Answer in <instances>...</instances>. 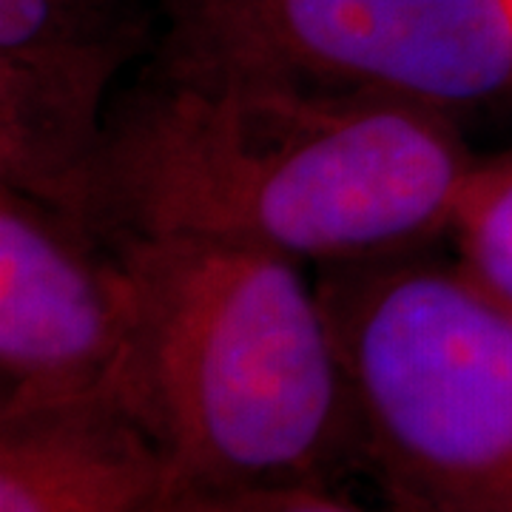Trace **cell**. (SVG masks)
<instances>
[{
  "instance_id": "cell-1",
  "label": "cell",
  "mask_w": 512,
  "mask_h": 512,
  "mask_svg": "<svg viewBox=\"0 0 512 512\" xmlns=\"http://www.w3.org/2000/svg\"><path fill=\"white\" fill-rule=\"evenodd\" d=\"M478 160L441 111L151 57L111 106L92 225L228 239L322 271L450 237Z\"/></svg>"
},
{
  "instance_id": "cell-2",
  "label": "cell",
  "mask_w": 512,
  "mask_h": 512,
  "mask_svg": "<svg viewBox=\"0 0 512 512\" xmlns=\"http://www.w3.org/2000/svg\"><path fill=\"white\" fill-rule=\"evenodd\" d=\"M114 242L134 282L117 393L160 441L171 495L333 490L356 473L345 362L302 262L191 234Z\"/></svg>"
},
{
  "instance_id": "cell-3",
  "label": "cell",
  "mask_w": 512,
  "mask_h": 512,
  "mask_svg": "<svg viewBox=\"0 0 512 512\" xmlns=\"http://www.w3.org/2000/svg\"><path fill=\"white\" fill-rule=\"evenodd\" d=\"M387 512H512V308L433 248L322 268Z\"/></svg>"
},
{
  "instance_id": "cell-4",
  "label": "cell",
  "mask_w": 512,
  "mask_h": 512,
  "mask_svg": "<svg viewBox=\"0 0 512 512\" xmlns=\"http://www.w3.org/2000/svg\"><path fill=\"white\" fill-rule=\"evenodd\" d=\"M151 57L458 117L512 92L510 0H154Z\"/></svg>"
},
{
  "instance_id": "cell-5",
  "label": "cell",
  "mask_w": 512,
  "mask_h": 512,
  "mask_svg": "<svg viewBox=\"0 0 512 512\" xmlns=\"http://www.w3.org/2000/svg\"><path fill=\"white\" fill-rule=\"evenodd\" d=\"M134 282L92 222L0 185V413L117 390Z\"/></svg>"
},
{
  "instance_id": "cell-6",
  "label": "cell",
  "mask_w": 512,
  "mask_h": 512,
  "mask_svg": "<svg viewBox=\"0 0 512 512\" xmlns=\"http://www.w3.org/2000/svg\"><path fill=\"white\" fill-rule=\"evenodd\" d=\"M148 37L151 23L0 0V185L92 222L111 89Z\"/></svg>"
},
{
  "instance_id": "cell-7",
  "label": "cell",
  "mask_w": 512,
  "mask_h": 512,
  "mask_svg": "<svg viewBox=\"0 0 512 512\" xmlns=\"http://www.w3.org/2000/svg\"><path fill=\"white\" fill-rule=\"evenodd\" d=\"M160 441L117 390L0 413V512H163Z\"/></svg>"
},
{
  "instance_id": "cell-8",
  "label": "cell",
  "mask_w": 512,
  "mask_h": 512,
  "mask_svg": "<svg viewBox=\"0 0 512 512\" xmlns=\"http://www.w3.org/2000/svg\"><path fill=\"white\" fill-rule=\"evenodd\" d=\"M450 239L458 262L512 308V154L478 160Z\"/></svg>"
},
{
  "instance_id": "cell-9",
  "label": "cell",
  "mask_w": 512,
  "mask_h": 512,
  "mask_svg": "<svg viewBox=\"0 0 512 512\" xmlns=\"http://www.w3.org/2000/svg\"><path fill=\"white\" fill-rule=\"evenodd\" d=\"M163 512H367L356 504L316 487L254 490V493H183L171 495Z\"/></svg>"
},
{
  "instance_id": "cell-10",
  "label": "cell",
  "mask_w": 512,
  "mask_h": 512,
  "mask_svg": "<svg viewBox=\"0 0 512 512\" xmlns=\"http://www.w3.org/2000/svg\"><path fill=\"white\" fill-rule=\"evenodd\" d=\"M57 3L69 6L80 15L111 20V23H146L148 20L137 0H57Z\"/></svg>"
},
{
  "instance_id": "cell-11",
  "label": "cell",
  "mask_w": 512,
  "mask_h": 512,
  "mask_svg": "<svg viewBox=\"0 0 512 512\" xmlns=\"http://www.w3.org/2000/svg\"><path fill=\"white\" fill-rule=\"evenodd\" d=\"M510 6H512V0H510Z\"/></svg>"
}]
</instances>
